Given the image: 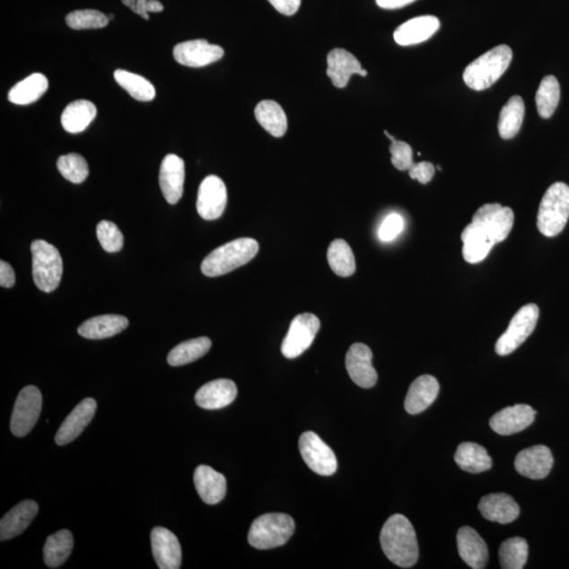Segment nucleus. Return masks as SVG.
Listing matches in <instances>:
<instances>
[{
  "instance_id": "obj_1",
  "label": "nucleus",
  "mask_w": 569,
  "mask_h": 569,
  "mask_svg": "<svg viewBox=\"0 0 569 569\" xmlns=\"http://www.w3.org/2000/svg\"><path fill=\"white\" fill-rule=\"evenodd\" d=\"M381 545L387 558L399 567H413L419 559V544L413 524L403 514H393L383 526Z\"/></svg>"
},
{
  "instance_id": "obj_2",
  "label": "nucleus",
  "mask_w": 569,
  "mask_h": 569,
  "mask_svg": "<svg viewBox=\"0 0 569 569\" xmlns=\"http://www.w3.org/2000/svg\"><path fill=\"white\" fill-rule=\"evenodd\" d=\"M512 51L506 45L493 48L470 63L463 74L466 86L475 91L486 90L500 80L510 66Z\"/></svg>"
},
{
  "instance_id": "obj_3",
  "label": "nucleus",
  "mask_w": 569,
  "mask_h": 569,
  "mask_svg": "<svg viewBox=\"0 0 569 569\" xmlns=\"http://www.w3.org/2000/svg\"><path fill=\"white\" fill-rule=\"evenodd\" d=\"M259 245L256 240L243 238L216 248L203 260V275L209 277L229 274L250 262L257 256Z\"/></svg>"
},
{
  "instance_id": "obj_4",
  "label": "nucleus",
  "mask_w": 569,
  "mask_h": 569,
  "mask_svg": "<svg viewBox=\"0 0 569 569\" xmlns=\"http://www.w3.org/2000/svg\"><path fill=\"white\" fill-rule=\"evenodd\" d=\"M569 219V187L565 183L550 186L538 212V229L547 238L563 232Z\"/></svg>"
},
{
  "instance_id": "obj_5",
  "label": "nucleus",
  "mask_w": 569,
  "mask_h": 569,
  "mask_svg": "<svg viewBox=\"0 0 569 569\" xmlns=\"http://www.w3.org/2000/svg\"><path fill=\"white\" fill-rule=\"evenodd\" d=\"M294 520L286 513H266L254 520L248 542L254 548L271 549L286 544L293 537Z\"/></svg>"
},
{
  "instance_id": "obj_6",
  "label": "nucleus",
  "mask_w": 569,
  "mask_h": 569,
  "mask_svg": "<svg viewBox=\"0 0 569 569\" xmlns=\"http://www.w3.org/2000/svg\"><path fill=\"white\" fill-rule=\"evenodd\" d=\"M33 280L41 292L50 293L62 281L64 265L59 251L42 240L31 245Z\"/></svg>"
},
{
  "instance_id": "obj_7",
  "label": "nucleus",
  "mask_w": 569,
  "mask_h": 569,
  "mask_svg": "<svg viewBox=\"0 0 569 569\" xmlns=\"http://www.w3.org/2000/svg\"><path fill=\"white\" fill-rule=\"evenodd\" d=\"M540 311L536 304H529L521 308L514 314L507 330L495 343V353L505 356L517 350L534 332Z\"/></svg>"
},
{
  "instance_id": "obj_8",
  "label": "nucleus",
  "mask_w": 569,
  "mask_h": 569,
  "mask_svg": "<svg viewBox=\"0 0 569 569\" xmlns=\"http://www.w3.org/2000/svg\"><path fill=\"white\" fill-rule=\"evenodd\" d=\"M320 323L312 313H302L290 324L288 334L282 344L284 358L295 359L310 348L320 330Z\"/></svg>"
},
{
  "instance_id": "obj_9",
  "label": "nucleus",
  "mask_w": 569,
  "mask_h": 569,
  "mask_svg": "<svg viewBox=\"0 0 569 569\" xmlns=\"http://www.w3.org/2000/svg\"><path fill=\"white\" fill-rule=\"evenodd\" d=\"M42 397L38 387L27 386L18 395L11 417V432L26 437L32 431L41 413Z\"/></svg>"
},
{
  "instance_id": "obj_10",
  "label": "nucleus",
  "mask_w": 569,
  "mask_h": 569,
  "mask_svg": "<svg viewBox=\"0 0 569 569\" xmlns=\"http://www.w3.org/2000/svg\"><path fill=\"white\" fill-rule=\"evenodd\" d=\"M300 452L308 468L320 476H332L337 469L335 452L317 433L306 432L301 435Z\"/></svg>"
},
{
  "instance_id": "obj_11",
  "label": "nucleus",
  "mask_w": 569,
  "mask_h": 569,
  "mask_svg": "<svg viewBox=\"0 0 569 569\" xmlns=\"http://www.w3.org/2000/svg\"><path fill=\"white\" fill-rule=\"evenodd\" d=\"M227 206V188L216 175H209L198 188L197 209L204 220L220 219Z\"/></svg>"
},
{
  "instance_id": "obj_12",
  "label": "nucleus",
  "mask_w": 569,
  "mask_h": 569,
  "mask_svg": "<svg viewBox=\"0 0 569 569\" xmlns=\"http://www.w3.org/2000/svg\"><path fill=\"white\" fill-rule=\"evenodd\" d=\"M471 222L486 229L495 244H499L510 235L514 214L510 207H503L500 204H486L477 209Z\"/></svg>"
},
{
  "instance_id": "obj_13",
  "label": "nucleus",
  "mask_w": 569,
  "mask_h": 569,
  "mask_svg": "<svg viewBox=\"0 0 569 569\" xmlns=\"http://www.w3.org/2000/svg\"><path fill=\"white\" fill-rule=\"evenodd\" d=\"M223 48L211 45L206 39H195L180 42L174 47V59L181 66L190 68H202V66L219 62L223 58Z\"/></svg>"
},
{
  "instance_id": "obj_14",
  "label": "nucleus",
  "mask_w": 569,
  "mask_h": 569,
  "mask_svg": "<svg viewBox=\"0 0 569 569\" xmlns=\"http://www.w3.org/2000/svg\"><path fill=\"white\" fill-rule=\"evenodd\" d=\"M346 369L351 380L362 387L372 389L378 382V373L372 366V351L365 344L355 343L346 355Z\"/></svg>"
},
{
  "instance_id": "obj_15",
  "label": "nucleus",
  "mask_w": 569,
  "mask_h": 569,
  "mask_svg": "<svg viewBox=\"0 0 569 569\" xmlns=\"http://www.w3.org/2000/svg\"><path fill=\"white\" fill-rule=\"evenodd\" d=\"M554 465V457L549 448L536 445L518 453L514 468L520 475L532 480H542L549 475Z\"/></svg>"
},
{
  "instance_id": "obj_16",
  "label": "nucleus",
  "mask_w": 569,
  "mask_h": 569,
  "mask_svg": "<svg viewBox=\"0 0 569 569\" xmlns=\"http://www.w3.org/2000/svg\"><path fill=\"white\" fill-rule=\"evenodd\" d=\"M536 410L530 405L519 404L506 407L490 419L493 431L501 435H511L524 431L535 421Z\"/></svg>"
},
{
  "instance_id": "obj_17",
  "label": "nucleus",
  "mask_w": 569,
  "mask_h": 569,
  "mask_svg": "<svg viewBox=\"0 0 569 569\" xmlns=\"http://www.w3.org/2000/svg\"><path fill=\"white\" fill-rule=\"evenodd\" d=\"M151 547L157 566L161 569H179L181 565V547L177 536L163 528L151 531Z\"/></svg>"
},
{
  "instance_id": "obj_18",
  "label": "nucleus",
  "mask_w": 569,
  "mask_h": 569,
  "mask_svg": "<svg viewBox=\"0 0 569 569\" xmlns=\"http://www.w3.org/2000/svg\"><path fill=\"white\" fill-rule=\"evenodd\" d=\"M185 162L179 156L168 154L162 160L160 171V186L163 197L169 204H177L184 193Z\"/></svg>"
},
{
  "instance_id": "obj_19",
  "label": "nucleus",
  "mask_w": 569,
  "mask_h": 569,
  "mask_svg": "<svg viewBox=\"0 0 569 569\" xmlns=\"http://www.w3.org/2000/svg\"><path fill=\"white\" fill-rule=\"evenodd\" d=\"M98 404L94 398H84L71 411L66 419L59 427L56 442L59 446H64L74 441L92 421Z\"/></svg>"
},
{
  "instance_id": "obj_20",
  "label": "nucleus",
  "mask_w": 569,
  "mask_h": 569,
  "mask_svg": "<svg viewBox=\"0 0 569 569\" xmlns=\"http://www.w3.org/2000/svg\"><path fill=\"white\" fill-rule=\"evenodd\" d=\"M327 75L331 80L332 84L338 89L347 86L350 77L358 74L363 77L367 76V71L362 69V65L354 54L337 48L329 52L327 57Z\"/></svg>"
},
{
  "instance_id": "obj_21",
  "label": "nucleus",
  "mask_w": 569,
  "mask_h": 569,
  "mask_svg": "<svg viewBox=\"0 0 569 569\" xmlns=\"http://www.w3.org/2000/svg\"><path fill=\"white\" fill-rule=\"evenodd\" d=\"M236 396H238V387L233 381L219 379L202 386L197 392L196 402L204 409H222L232 404Z\"/></svg>"
},
{
  "instance_id": "obj_22",
  "label": "nucleus",
  "mask_w": 569,
  "mask_h": 569,
  "mask_svg": "<svg viewBox=\"0 0 569 569\" xmlns=\"http://www.w3.org/2000/svg\"><path fill=\"white\" fill-rule=\"evenodd\" d=\"M440 21L432 15L419 16L399 26L393 38L399 46H414L426 41L438 32Z\"/></svg>"
},
{
  "instance_id": "obj_23",
  "label": "nucleus",
  "mask_w": 569,
  "mask_h": 569,
  "mask_svg": "<svg viewBox=\"0 0 569 569\" xmlns=\"http://www.w3.org/2000/svg\"><path fill=\"white\" fill-rule=\"evenodd\" d=\"M460 556L469 567L486 568L488 562V547L479 534L469 526L460 529L457 535Z\"/></svg>"
},
{
  "instance_id": "obj_24",
  "label": "nucleus",
  "mask_w": 569,
  "mask_h": 569,
  "mask_svg": "<svg viewBox=\"0 0 569 569\" xmlns=\"http://www.w3.org/2000/svg\"><path fill=\"white\" fill-rule=\"evenodd\" d=\"M461 240L463 258L469 264L481 263L495 245L486 230L474 222L463 230Z\"/></svg>"
},
{
  "instance_id": "obj_25",
  "label": "nucleus",
  "mask_w": 569,
  "mask_h": 569,
  "mask_svg": "<svg viewBox=\"0 0 569 569\" xmlns=\"http://www.w3.org/2000/svg\"><path fill=\"white\" fill-rule=\"evenodd\" d=\"M440 391L438 380L425 374L416 379L410 385L405 398V409L410 415H417L426 410L437 398Z\"/></svg>"
},
{
  "instance_id": "obj_26",
  "label": "nucleus",
  "mask_w": 569,
  "mask_h": 569,
  "mask_svg": "<svg viewBox=\"0 0 569 569\" xmlns=\"http://www.w3.org/2000/svg\"><path fill=\"white\" fill-rule=\"evenodd\" d=\"M193 480H195L197 494L206 504L215 505L225 498L226 477L211 468L210 466H198Z\"/></svg>"
},
{
  "instance_id": "obj_27",
  "label": "nucleus",
  "mask_w": 569,
  "mask_h": 569,
  "mask_svg": "<svg viewBox=\"0 0 569 569\" xmlns=\"http://www.w3.org/2000/svg\"><path fill=\"white\" fill-rule=\"evenodd\" d=\"M39 504L32 500L22 501L4 514L0 522V540L7 541L22 534L39 512Z\"/></svg>"
},
{
  "instance_id": "obj_28",
  "label": "nucleus",
  "mask_w": 569,
  "mask_h": 569,
  "mask_svg": "<svg viewBox=\"0 0 569 569\" xmlns=\"http://www.w3.org/2000/svg\"><path fill=\"white\" fill-rule=\"evenodd\" d=\"M479 511L484 518L500 524L512 523L520 514L517 502L507 494H492L483 496L479 503Z\"/></svg>"
},
{
  "instance_id": "obj_29",
  "label": "nucleus",
  "mask_w": 569,
  "mask_h": 569,
  "mask_svg": "<svg viewBox=\"0 0 569 569\" xmlns=\"http://www.w3.org/2000/svg\"><path fill=\"white\" fill-rule=\"evenodd\" d=\"M129 326V320L126 317L117 314H106V316L89 319L78 327V334L89 340H102L123 332Z\"/></svg>"
},
{
  "instance_id": "obj_30",
  "label": "nucleus",
  "mask_w": 569,
  "mask_h": 569,
  "mask_svg": "<svg viewBox=\"0 0 569 569\" xmlns=\"http://www.w3.org/2000/svg\"><path fill=\"white\" fill-rule=\"evenodd\" d=\"M254 115L258 124L272 136L282 137L286 135L288 129L286 113L276 101H260L254 110Z\"/></svg>"
},
{
  "instance_id": "obj_31",
  "label": "nucleus",
  "mask_w": 569,
  "mask_h": 569,
  "mask_svg": "<svg viewBox=\"0 0 569 569\" xmlns=\"http://www.w3.org/2000/svg\"><path fill=\"white\" fill-rule=\"evenodd\" d=\"M98 114V109L92 101H76L66 106L62 114L63 128L69 133H80L86 130Z\"/></svg>"
},
{
  "instance_id": "obj_32",
  "label": "nucleus",
  "mask_w": 569,
  "mask_h": 569,
  "mask_svg": "<svg viewBox=\"0 0 569 569\" xmlns=\"http://www.w3.org/2000/svg\"><path fill=\"white\" fill-rule=\"evenodd\" d=\"M455 461L460 468L471 474H480L493 466V460L486 448L471 442H466L458 447Z\"/></svg>"
},
{
  "instance_id": "obj_33",
  "label": "nucleus",
  "mask_w": 569,
  "mask_h": 569,
  "mask_svg": "<svg viewBox=\"0 0 569 569\" xmlns=\"http://www.w3.org/2000/svg\"><path fill=\"white\" fill-rule=\"evenodd\" d=\"M49 88L48 78L41 74H34L15 84L10 90L8 99L12 104L30 105L39 101Z\"/></svg>"
},
{
  "instance_id": "obj_34",
  "label": "nucleus",
  "mask_w": 569,
  "mask_h": 569,
  "mask_svg": "<svg viewBox=\"0 0 569 569\" xmlns=\"http://www.w3.org/2000/svg\"><path fill=\"white\" fill-rule=\"evenodd\" d=\"M525 115L524 101L521 96L514 95L506 102L500 112L498 129L503 139L516 136L523 125Z\"/></svg>"
},
{
  "instance_id": "obj_35",
  "label": "nucleus",
  "mask_w": 569,
  "mask_h": 569,
  "mask_svg": "<svg viewBox=\"0 0 569 569\" xmlns=\"http://www.w3.org/2000/svg\"><path fill=\"white\" fill-rule=\"evenodd\" d=\"M74 536L66 530H59L47 538L44 547V560L50 568L63 565L74 549Z\"/></svg>"
},
{
  "instance_id": "obj_36",
  "label": "nucleus",
  "mask_w": 569,
  "mask_h": 569,
  "mask_svg": "<svg viewBox=\"0 0 569 569\" xmlns=\"http://www.w3.org/2000/svg\"><path fill=\"white\" fill-rule=\"evenodd\" d=\"M211 346L210 338L206 337L180 343L168 355V364L173 367L190 364L207 355Z\"/></svg>"
},
{
  "instance_id": "obj_37",
  "label": "nucleus",
  "mask_w": 569,
  "mask_h": 569,
  "mask_svg": "<svg viewBox=\"0 0 569 569\" xmlns=\"http://www.w3.org/2000/svg\"><path fill=\"white\" fill-rule=\"evenodd\" d=\"M332 271L338 276L348 277L355 272V258L350 246L344 240L332 241L327 252Z\"/></svg>"
},
{
  "instance_id": "obj_38",
  "label": "nucleus",
  "mask_w": 569,
  "mask_h": 569,
  "mask_svg": "<svg viewBox=\"0 0 569 569\" xmlns=\"http://www.w3.org/2000/svg\"><path fill=\"white\" fill-rule=\"evenodd\" d=\"M561 95L560 83L553 75L545 76L536 94V105L542 118L553 117L559 105Z\"/></svg>"
},
{
  "instance_id": "obj_39",
  "label": "nucleus",
  "mask_w": 569,
  "mask_h": 569,
  "mask_svg": "<svg viewBox=\"0 0 569 569\" xmlns=\"http://www.w3.org/2000/svg\"><path fill=\"white\" fill-rule=\"evenodd\" d=\"M115 81L125 89L133 99L150 101L155 98V88L146 78L125 70L114 72Z\"/></svg>"
},
{
  "instance_id": "obj_40",
  "label": "nucleus",
  "mask_w": 569,
  "mask_h": 569,
  "mask_svg": "<svg viewBox=\"0 0 569 569\" xmlns=\"http://www.w3.org/2000/svg\"><path fill=\"white\" fill-rule=\"evenodd\" d=\"M501 567L503 569H522L529 559V544L525 538H508L500 547Z\"/></svg>"
},
{
  "instance_id": "obj_41",
  "label": "nucleus",
  "mask_w": 569,
  "mask_h": 569,
  "mask_svg": "<svg viewBox=\"0 0 569 569\" xmlns=\"http://www.w3.org/2000/svg\"><path fill=\"white\" fill-rule=\"evenodd\" d=\"M57 169L66 180L74 184H82L89 175L87 161L76 153L60 156L57 161Z\"/></svg>"
},
{
  "instance_id": "obj_42",
  "label": "nucleus",
  "mask_w": 569,
  "mask_h": 569,
  "mask_svg": "<svg viewBox=\"0 0 569 569\" xmlns=\"http://www.w3.org/2000/svg\"><path fill=\"white\" fill-rule=\"evenodd\" d=\"M109 22L108 16L98 10H77L66 17V25L74 30L105 28Z\"/></svg>"
},
{
  "instance_id": "obj_43",
  "label": "nucleus",
  "mask_w": 569,
  "mask_h": 569,
  "mask_svg": "<svg viewBox=\"0 0 569 569\" xmlns=\"http://www.w3.org/2000/svg\"><path fill=\"white\" fill-rule=\"evenodd\" d=\"M96 234L105 251L114 253L123 249L124 235L114 223L101 221L96 228Z\"/></svg>"
},
{
  "instance_id": "obj_44",
  "label": "nucleus",
  "mask_w": 569,
  "mask_h": 569,
  "mask_svg": "<svg viewBox=\"0 0 569 569\" xmlns=\"http://www.w3.org/2000/svg\"><path fill=\"white\" fill-rule=\"evenodd\" d=\"M391 162L399 171H409L414 165L413 149L407 143L393 141L390 144Z\"/></svg>"
},
{
  "instance_id": "obj_45",
  "label": "nucleus",
  "mask_w": 569,
  "mask_h": 569,
  "mask_svg": "<svg viewBox=\"0 0 569 569\" xmlns=\"http://www.w3.org/2000/svg\"><path fill=\"white\" fill-rule=\"evenodd\" d=\"M404 220L398 214H392L386 217L379 229V239L382 241H391L403 232Z\"/></svg>"
},
{
  "instance_id": "obj_46",
  "label": "nucleus",
  "mask_w": 569,
  "mask_h": 569,
  "mask_svg": "<svg viewBox=\"0 0 569 569\" xmlns=\"http://www.w3.org/2000/svg\"><path fill=\"white\" fill-rule=\"evenodd\" d=\"M122 2L136 14L142 16L146 21H149L150 18L149 12L159 13L163 10V5L159 0H122Z\"/></svg>"
},
{
  "instance_id": "obj_47",
  "label": "nucleus",
  "mask_w": 569,
  "mask_h": 569,
  "mask_svg": "<svg viewBox=\"0 0 569 569\" xmlns=\"http://www.w3.org/2000/svg\"><path fill=\"white\" fill-rule=\"evenodd\" d=\"M408 171L411 179L420 181L423 185H426L433 179L435 169L432 162H421L414 163Z\"/></svg>"
},
{
  "instance_id": "obj_48",
  "label": "nucleus",
  "mask_w": 569,
  "mask_h": 569,
  "mask_svg": "<svg viewBox=\"0 0 569 569\" xmlns=\"http://www.w3.org/2000/svg\"><path fill=\"white\" fill-rule=\"evenodd\" d=\"M277 12L286 16H293L299 11L302 0H268Z\"/></svg>"
},
{
  "instance_id": "obj_49",
  "label": "nucleus",
  "mask_w": 569,
  "mask_h": 569,
  "mask_svg": "<svg viewBox=\"0 0 569 569\" xmlns=\"http://www.w3.org/2000/svg\"><path fill=\"white\" fill-rule=\"evenodd\" d=\"M0 284L4 288H12L15 284V274L12 266L4 260L0 262Z\"/></svg>"
},
{
  "instance_id": "obj_50",
  "label": "nucleus",
  "mask_w": 569,
  "mask_h": 569,
  "mask_svg": "<svg viewBox=\"0 0 569 569\" xmlns=\"http://www.w3.org/2000/svg\"><path fill=\"white\" fill-rule=\"evenodd\" d=\"M380 8L386 10H396L407 7V5L413 4L416 0H375Z\"/></svg>"
},
{
  "instance_id": "obj_51",
  "label": "nucleus",
  "mask_w": 569,
  "mask_h": 569,
  "mask_svg": "<svg viewBox=\"0 0 569 569\" xmlns=\"http://www.w3.org/2000/svg\"><path fill=\"white\" fill-rule=\"evenodd\" d=\"M385 136L390 139L391 142L396 141V138L391 136L389 132L384 131Z\"/></svg>"
},
{
  "instance_id": "obj_52",
  "label": "nucleus",
  "mask_w": 569,
  "mask_h": 569,
  "mask_svg": "<svg viewBox=\"0 0 569 569\" xmlns=\"http://www.w3.org/2000/svg\"><path fill=\"white\" fill-rule=\"evenodd\" d=\"M108 18H109V21H111V20H113L114 16L112 14H110V15L108 16Z\"/></svg>"
}]
</instances>
